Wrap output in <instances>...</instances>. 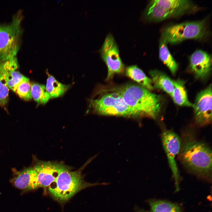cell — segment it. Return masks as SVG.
Listing matches in <instances>:
<instances>
[{
	"instance_id": "1",
	"label": "cell",
	"mask_w": 212,
	"mask_h": 212,
	"mask_svg": "<svg viewBox=\"0 0 212 212\" xmlns=\"http://www.w3.org/2000/svg\"><path fill=\"white\" fill-rule=\"evenodd\" d=\"M181 139L178 154L182 163L198 176L211 179L212 152L209 147L196 138L193 129L186 130Z\"/></svg>"
},
{
	"instance_id": "2",
	"label": "cell",
	"mask_w": 212,
	"mask_h": 212,
	"mask_svg": "<svg viewBox=\"0 0 212 212\" xmlns=\"http://www.w3.org/2000/svg\"><path fill=\"white\" fill-rule=\"evenodd\" d=\"M126 104L140 117L156 119L161 109L160 96L140 85L127 84L116 88Z\"/></svg>"
},
{
	"instance_id": "3",
	"label": "cell",
	"mask_w": 212,
	"mask_h": 212,
	"mask_svg": "<svg viewBox=\"0 0 212 212\" xmlns=\"http://www.w3.org/2000/svg\"><path fill=\"white\" fill-rule=\"evenodd\" d=\"M108 183H88L85 182L80 171H70L69 168L62 165L55 180L49 187L52 196L61 202L68 200L76 193L86 188Z\"/></svg>"
},
{
	"instance_id": "4",
	"label": "cell",
	"mask_w": 212,
	"mask_h": 212,
	"mask_svg": "<svg viewBox=\"0 0 212 212\" xmlns=\"http://www.w3.org/2000/svg\"><path fill=\"white\" fill-rule=\"evenodd\" d=\"M89 107L97 114L106 116L140 117L129 107L116 88L103 92L96 98L89 100Z\"/></svg>"
},
{
	"instance_id": "5",
	"label": "cell",
	"mask_w": 212,
	"mask_h": 212,
	"mask_svg": "<svg viewBox=\"0 0 212 212\" xmlns=\"http://www.w3.org/2000/svg\"><path fill=\"white\" fill-rule=\"evenodd\" d=\"M198 9L190 0H153L148 5L144 15L148 21H159L195 12Z\"/></svg>"
},
{
	"instance_id": "6",
	"label": "cell",
	"mask_w": 212,
	"mask_h": 212,
	"mask_svg": "<svg viewBox=\"0 0 212 212\" xmlns=\"http://www.w3.org/2000/svg\"><path fill=\"white\" fill-rule=\"evenodd\" d=\"M22 19L19 12L9 23H0V63L16 57L22 33Z\"/></svg>"
},
{
	"instance_id": "7",
	"label": "cell",
	"mask_w": 212,
	"mask_h": 212,
	"mask_svg": "<svg viewBox=\"0 0 212 212\" xmlns=\"http://www.w3.org/2000/svg\"><path fill=\"white\" fill-rule=\"evenodd\" d=\"M204 20L188 21L172 25L166 28L161 34L160 41L166 44H176L190 39L202 38L206 30Z\"/></svg>"
},
{
	"instance_id": "8",
	"label": "cell",
	"mask_w": 212,
	"mask_h": 212,
	"mask_svg": "<svg viewBox=\"0 0 212 212\" xmlns=\"http://www.w3.org/2000/svg\"><path fill=\"white\" fill-rule=\"evenodd\" d=\"M100 52L108 69L106 81L112 79L115 74L123 72L124 66L120 56L118 46L111 34H109L106 37Z\"/></svg>"
},
{
	"instance_id": "9",
	"label": "cell",
	"mask_w": 212,
	"mask_h": 212,
	"mask_svg": "<svg viewBox=\"0 0 212 212\" xmlns=\"http://www.w3.org/2000/svg\"><path fill=\"white\" fill-rule=\"evenodd\" d=\"M180 140L178 135L171 130H165L163 132L162 144L172 172L176 191L179 189V184L180 179L175 158L180 149Z\"/></svg>"
},
{
	"instance_id": "10",
	"label": "cell",
	"mask_w": 212,
	"mask_h": 212,
	"mask_svg": "<svg viewBox=\"0 0 212 212\" xmlns=\"http://www.w3.org/2000/svg\"><path fill=\"white\" fill-rule=\"evenodd\" d=\"M193 107L195 120L201 126L210 124L212 121V90L211 85L197 95Z\"/></svg>"
},
{
	"instance_id": "11",
	"label": "cell",
	"mask_w": 212,
	"mask_h": 212,
	"mask_svg": "<svg viewBox=\"0 0 212 212\" xmlns=\"http://www.w3.org/2000/svg\"><path fill=\"white\" fill-rule=\"evenodd\" d=\"M62 165L52 162L42 161L33 168L37 174L38 187H49L55 180Z\"/></svg>"
},
{
	"instance_id": "12",
	"label": "cell",
	"mask_w": 212,
	"mask_h": 212,
	"mask_svg": "<svg viewBox=\"0 0 212 212\" xmlns=\"http://www.w3.org/2000/svg\"><path fill=\"white\" fill-rule=\"evenodd\" d=\"M211 57L207 52L197 50L191 55L190 67L196 77L203 79L208 75L211 69Z\"/></svg>"
},
{
	"instance_id": "13",
	"label": "cell",
	"mask_w": 212,
	"mask_h": 212,
	"mask_svg": "<svg viewBox=\"0 0 212 212\" xmlns=\"http://www.w3.org/2000/svg\"><path fill=\"white\" fill-rule=\"evenodd\" d=\"M19 67L16 57L0 63V68L4 73L7 86L13 91L18 85L26 78L17 70Z\"/></svg>"
},
{
	"instance_id": "14",
	"label": "cell",
	"mask_w": 212,
	"mask_h": 212,
	"mask_svg": "<svg viewBox=\"0 0 212 212\" xmlns=\"http://www.w3.org/2000/svg\"><path fill=\"white\" fill-rule=\"evenodd\" d=\"M10 181L16 188L27 191L38 188L37 174L33 168H29L16 172Z\"/></svg>"
},
{
	"instance_id": "15",
	"label": "cell",
	"mask_w": 212,
	"mask_h": 212,
	"mask_svg": "<svg viewBox=\"0 0 212 212\" xmlns=\"http://www.w3.org/2000/svg\"><path fill=\"white\" fill-rule=\"evenodd\" d=\"M149 74L154 87L163 90L171 97L174 88V81L165 73L157 70H151Z\"/></svg>"
},
{
	"instance_id": "16",
	"label": "cell",
	"mask_w": 212,
	"mask_h": 212,
	"mask_svg": "<svg viewBox=\"0 0 212 212\" xmlns=\"http://www.w3.org/2000/svg\"><path fill=\"white\" fill-rule=\"evenodd\" d=\"M126 75L138 83L140 86L150 91L153 89L152 81L143 71L136 65L127 67L126 70Z\"/></svg>"
},
{
	"instance_id": "17",
	"label": "cell",
	"mask_w": 212,
	"mask_h": 212,
	"mask_svg": "<svg viewBox=\"0 0 212 212\" xmlns=\"http://www.w3.org/2000/svg\"><path fill=\"white\" fill-rule=\"evenodd\" d=\"M173 81L174 88L171 97L175 103L180 106H192L188 100L184 82L179 79Z\"/></svg>"
},
{
	"instance_id": "18",
	"label": "cell",
	"mask_w": 212,
	"mask_h": 212,
	"mask_svg": "<svg viewBox=\"0 0 212 212\" xmlns=\"http://www.w3.org/2000/svg\"><path fill=\"white\" fill-rule=\"evenodd\" d=\"M147 202L151 212H182L178 205L167 201L151 199Z\"/></svg>"
},
{
	"instance_id": "19",
	"label": "cell",
	"mask_w": 212,
	"mask_h": 212,
	"mask_svg": "<svg viewBox=\"0 0 212 212\" xmlns=\"http://www.w3.org/2000/svg\"><path fill=\"white\" fill-rule=\"evenodd\" d=\"M70 85H65L57 81L52 75H49L46 87L50 98L59 97L63 95L69 89Z\"/></svg>"
},
{
	"instance_id": "20",
	"label": "cell",
	"mask_w": 212,
	"mask_h": 212,
	"mask_svg": "<svg viewBox=\"0 0 212 212\" xmlns=\"http://www.w3.org/2000/svg\"><path fill=\"white\" fill-rule=\"evenodd\" d=\"M167 44L165 42L160 41L159 47V57L171 73L174 74L178 69V65L171 55Z\"/></svg>"
},
{
	"instance_id": "21",
	"label": "cell",
	"mask_w": 212,
	"mask_h": 212,
	"mask_svg": "<svg viewBox=\"0 0 212 212\" xmlns=\"http://www.w3.org/2000/svg\"><path fill=\"white\" fill-rule=\"evenodd\" d=\"M31 95L32 97L38 104H44L50 98L46 87L37 83L31 84Z\"/></svg>"
},
{
	"instance_id": "22",
	"label": "cell",
	"mask_w": 212,
	"mask_h": 212,
	"mask_svg": "<svg viewBox=\"0 0 212 212\" xmlns=\"http://www.w3.org/2000/svg\"><path fill=\"white\" fill-rule=\"evenodd\" d=\"M14 92L22 99L29 100L32 98L31 95V84L29 79L26 77L20 83Z\"/></svg>"
},
{
	"instance_id": "23",
	"label": "cell",
	"mask_w": 212,
	"mask_h": 212,
	"mask_svg": "<svg viewBox=\"0 0 212 212\" xmlns=\"http://www.w3.org/2000/svg\"><path fill=\"white\" fill-rule=\"evenodd\" d=\"M9 88L7 86L4 73L0 68V106L4 107L9 100Z\"/></svg>"
},
{
	"instance_id": "24",
	"label": "cell",
	"mask_w": 212,
	"mask_h": 212,
	"mask_svg": "<svg viewBox=\"0 0 212 212\" xmlns=\"http://www.w3.org/2000/svg\"><path fill=\"white\" fill-rule=\"evenodd\" d=\"M135 210L137 212H151L150 211H146L138 207L136 208Z\"/></svg>"
}]
</instances>
